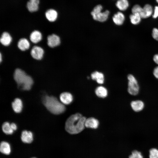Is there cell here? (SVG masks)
<instances>
[{
	"instance_id": "6",
	"label": "cell",
	"mask_w": 158,
	"mask_h": 158,
	"mask_svg": "<svg viewBox=\"0 0 158 158\" xmlns=\"http://www.w3.org/2000/svg\"><path fill=\"white\" fill-rule=\"evenodd\" d=\"M44 51L43 49L37 46H34L31 51L32 57L37 60L41 59L43 56Z\"/></svg>"
},
{
	"instance_id": "26",
	"label": "cell",
	"mask_w": 158,
	"mask_h": 158,
	"mask_svg": "<svg viewBox=\"0 0 158 158\" xmlns=\"http://www.w3.org/2000/svg\"><path fill=\"white\" fill-rule=\"evenodd\" d=\"M131 11L132 13H138L141 18H142L143 15V8L141 7L140 5L137 4L134 6L132 8Z\"/></svg>"
},
{
	"instance_id": "14",
	"label": "cell",
	"mask_w": 158,
	"mask_h": 158,
	"mask_svg": "<svg viewBox=\"0 0 158 158\" xmlns=\"http://www.w3.org/2000/svg\"><path fill=\"white\" fill-rule=\"evenodd\" d=\"M112 19L113 22L116 25H120L123 24L125 20V17L122 12H118L114 15Z\"/></svg>"
},
{
	"instance_id": "18",
	"label": "cell",
	"mask_w": 158,
	"mask_h": 158,
	"mask_svg": "<svg viewBox=\"0 0 158 158\" xmlns=\"http://www.w3.org/2000/svg\"><path fill=\"white\" fill-rule=\"evenodd\" d=\"M0 41L1 43L3 45L8 46L11 42L12 38L8 33L4 32L2 35Z\"/></svg>"
},
{
	"instance_id": "30",
	"label": "cell",
	"mask_w": 158,
	"mask_h": 158,
	"mask_svg": "<svg viewBox=\"0 0 158 158\" xmlns=\"http://www.w3.org/2000/svg\"><path fill=\"white\" fill-rule=\"evenodd\" d=\"M153 13L152 17L153 18H156L158 17V6H156L155 7Z\"/></svg>"
},
{
	"instance_id": "13",
	"label": "cell",
	"mask_w": 158,
	"mask_h": 158,
	"mask_svg": "<svg viewBox=\"0 0 158 158\" xmlns=\"http://www.w3.org/2000/svg\"><path fill=\"white\" fill-rule=\"evenodd\" d=\"M58 15L57 11L53 9H49L45 13V16L47 19L51 22H54L56 20Z\"/></svg>"
},
{
	"instance_id": "36",
	"label": "cell",
	"mask_w": 158,
	"mask_h": 158,
	"mask_svg": "<svg viewBox=\"0 0 158 158\" xmlns=\"http://www.w3.org/2000/svg\"><path fill=\"white\" fill-rule=\"evenodd\" d=\"M157 2L158 3V0H156Z\"/></svg>"
},
{
	"instance_id": "22",
	"label": "cell",
	"mask_w": 158,
	"mask_h": 158,
	"mask_svg": "<svg viewBox=\"0 0 158 158\" xmlns=\"http://www.w3.org/2000/svg\"><path fill=\"white\" fill-rule=\"evenodd\" d=\"M116 5L119 10L124 11L128 8L129 3L128 0H118L116 2Z\"/></svg>"
},
{
	"instance_id": "32",
	"label": "cell",
	"mask_w": 158,
	"mask_h": 158,
	"mask_svg": "<svg viewBox=\"0 0 158 158\" xmlns=\"http://www.w3.org/2000/svg\"><path fill=\"white\" fill-rule=\"evenodd\" d=\"M153 60L154 62L158 65V54L154 55L153 57Z\"/></svg>"
},
{
	"instance_id": "28",
	"label": "cell",
	"mask_w": 158,
	"mask_h": 158,
	"mask_svg": "<svg viewBox=\"0 0 158 158\" xmlns=\"http://www.w3.org/2000/svg\"><path fill=\"white\" fill-rule=\"evenodd\" d=\"M129 158H143V157L140 152L135 150L132 152Z\"/></svg>"
},
{
	"instance_id": "4",
	"label": "cell",
	"mask_w": 158,
	"mask_h": 158,
	"mask_svg": "<svg viewBox=\"0 0 158 158\" xmlns=\"http://www.w3.org/2000/svg\"><path fill=\"white\" fill-rule=\"evenodd\" d=\"M102 9L103 7L100 4L96 6L94 8L91 13L94 20L100 22H104L107 19L109 11L106 10L102 12Z\"/></svg>"
},
{
	"instance_id": "35",
	"label": "cell",
	"mask_w": 158,
	"mask_h": 158,
	"mask_svg": "<svg viewBox=\"0 0 158 158\" xmlns=\"http://www.w3.org/2000/svg\"><path fill=\"white\" fill-rule=\"evenodd\" d=\"M31 158H37L36 157H31Z\"/></svg>"
},
{
	"instance_id": "33",
	"label": "cell",
	"mask_w": 158,
	"mask_h": 158,
	"mask_svg": "<svg viewBox=\"0 0 158 158\" xmlns=\"http://www.w3.org/2000/svg\"><path fill=\"white\" fill-rule=\"evenodd\" d=\"M11 127L13 130H16L17 129L16 125L14 123H12L10 124Z\"/></svg>"
},
{
	"instance_id": "7",
	"label": "cell",
	"mask_w": 158,
	"mask_h": 158,
	"mask_svg": "<svg viewBox=\"0 0 158 158\" xmlns=\"http://www.w3.org/2000/svg\"><path fill=\"white\" fill-rule=\"evenodd\" d=\"M130 105L132 109L135 112H139L142 111L145 107L144 102L140 100L132 101Z\"/></svg>"
},
{
	"instance_id": "31",
	"label": "cell",
	"mask_w": 158,
	"mask_h": 158,
	"mask_svg": "<svg viewBox=\"0 0 158 158\" xmlns=\"http://www.w3.org/2000/svg\"><path fill=\"white\" fill-rule=\"evenodd\" d=\"M153 74L154 77L158 79V66L154 68L153 71Z\"/></svg>"
},
{
	"instance_id": "3",
	"label": "cell",
	"mask_w": 158,
	"mask_h": 158,
	"mask_svg": "<svg viewBox=\"0 0 158 158\" xmlns=\"http://www.w3.org/2000/svg\"><path fill=\"white\" fill-rule=\"evenodd\" d=\"M14 78L18 87L23 90H29L33 84L32 78L19 68H17L15 70Z\"/></svg>"
},
{
	"instance_id": "2",
	"label": "cell",
	"mask_w": 158,
	"mask_h": 158,
	"mask_svg": "<svg viewBox=\"0 0 158 158\" xmlns=\"http://www.w3.org/2000/svg\"><path fill=\"white\" fill-rule=\"evenodd\" d=\"M42 102L47 109L55 114H61L66 109L64 104L59 101L56 97L52 96H45L43 97Z\"/></svg>"
},
{
	"instance_id": "5",
	"label": "cell",
	"mask_w": 158,
	"mask_h": 158,
	"mask_svg": "<svg viewBox=\"0 0 158 158\" xmlns=\"http://www.w3.org/2000/svg\"><path fill=\"white\" fill-rule=\"evenodd\" d=\"M128 80L127 91L130 95L135 96L138 94L140 87L138 80L132 74H129L127 76Z\"/></svg>"
},
{
	"instance_id": "9",
	"label": "cell",
	"mask_w": 158,
	"mask_h": 158,
	"mask_svg": "<svg viewBox=\"0 0 158 158\" xmlns=\"http://www.w3.org/2000/svg\"><path fill=\"white\" fill-rule=\"evenodd\" d=\"M21 138L22 141L25 143H30L33 140V135L30 131L23 130L21 133Z\"/></svg>"
},
{
	"instance_id": "15",
	"label": "cell",
	"mask_w": 158,
	"mask_h": 158,
	"mask_svg": "<svg viewBox=\"0 0 158 158\" xmlns=\"http://www.w3.org/2000/svg\"><path fill=\"white\" fill-rule=\"evenodd\" d=\"M12 106L13 110L16 113H19L21 111L23 108V104L20 99L16 98L12 102Z\"/></svg>"
},
{
	"instance_id": "8",
	"label": "cell",
	"mask_w": 158,
	"mask_h": 158,
	"mask_svg": "<svg viewBox=\"0 0 158 158\" xmlns=\"http://www.w3.org/2000/svg\"><path fill=\"white\" fill-rule=\"evenodd\" d=\"M60 43L59 37L55 34L49 35L47 37V44L50 47H54L58 46Z\"/></svg>"
},
{
	"instance_id": "17",
	"label": "cell",
	"mask_w": 158,
	"mask_h": 158,
	"mask_svg": "<svg viewBox=\"0 0 158 158\" xmlns=\"http://www.w3.org/2000/svg\"><path fill=\"white\" fill-rule=\"evenodd\" d=\"M92 79L95 80L99 84H102L104 81V75L102 73L96 71L91 74Z\"/></svg>"
},
{
	"instance_id": "27",
	"label": "cell",
	"mask_w": 158,
	"mask_h": 158,
	"mask_svg": "<svg viewBox=\"0 0 158 158\" xmlns=\"http://www.w3.org/2000/svg\"><path fill=\"white\" fill-rule=\"evenodd\" d=\"M150 158H158V150L156 148H152L150 151Z\"/></svg>"
},
{
	"instance_id": "16",
	"label": "cell",
	"mask_w": 158,
	"mask_h": 158,
	"mask_svg": "<svg viewBox=\"0 0 158 158\" xmlns=\"http://www.w3.org/2000/svg\"><path fill=\"white\" fill-rule=\"evenodd\" d=\"M0 152L5 155H9L11 152V148L10 144L7 142L3 141L0 143Z\"/></svg>"
},
{
	"instance_id": "11",
	"label": "cell",
	"mask_w": 158,
	"mask_h": 158,
	"mask_svg": "<svg viewBox=\"0 0 158 158\" xmlns=\"http://www.w3.org/2000/svg\"><path fill=\"white\" fill-rule=\"evenodd\" d=\"M60 101L64 104H68L73 101V97L71 94L68 92H64L60 96Z\"/></svg>"
},
{
	"instance_id": "34",
	"label": "cell",
	"mask_w": 158,
	"mask_h": 158,
	"mask_svg": "<svg viewBox=\"0 0 158 158\" xmlns=\"http://www.w3.org/2000/svg\"><path fill=\"white\" fill-rule=\"evenodd\" d=\"M1 54H0V62H1Z\"/></svg>"
},
{
	"instance_id": "19",
	"label": "cell",
	"mask_w": 158,
	"mask_h": 158,
	"mask_svg": "<svg viewBox=\"0 0 158 158\" xmlns=\"http://www.w3.org/2000/svg\"><path fill=\"white\" fill-rule=\"evenodd\" d=\"M42 39V35L39 31L35 30L32 32L30 36L31 41L33 43H36L39 42Z\"/></svg>"
},
{
	"instance_id": "25",
	"label": "cell",
	"mask_w": 158,
	"mask_h": 158,
	"mask_svg": "<svg viewBox=\"0 0 158 158\" xmlns=\"http://www.w3.org/2000/svg\"><path fill=\"white\" fill-rule=\"evenodd\" d=\"M2 130L3 132L7 135L12 134L14 131L11 128L10 124L7 122H5L3 124Z\"/></svg>"
},
{
	"instance_id": "21",
	"label": "cell",
	"mask_w": 158,
	"mask_h": 158,
	"mask_svg": "<svg viewBox=\"0 0 158 158\" xmlns=\"http://www.w3.org/2000/svg\"><path fill=\"white\" fill-rule=\"evenodd\" d=\"M95 93L98 97L104 98L107 96L108 92L105 87L102 86H99L96 88Z\"/></svg>"
},
{
	"instance_id": "24",
	"label": "cell",
	"mask_w": 158,
	"mask_h": 158,
	"mask_svg": "<svg viewBox=\"0 0 158 158\" xmlns=\"http://www.w3.org/2000/svg\"><path fill=\"white\" fill-rule=\"evenodd\" d=\"M131 23L133 25H136L140 22L141 19L140 15L138 13H132L129 16Z\"/></svg>"
},
{
	"instance_id": "20",
	"label": "cell",
	"mask_w": 158,
	"mask_h": 158,
	"mask_svg": "<svg viewBox=\"0 0 158 158\" xmlns=\"http://www.w3.org/2000/svg\"><path fill=\"white\" fill-rule=\"evenodd\" d=\"M30 46L28 41L25 38H22L19 41L18 46V48L22 51H25L28 49Z\"/></svg>"
},
{
	"instance_id": "10",
	"label": "cell",
	"mask_w": 158,
	"mask_h": 158,
	"mask_svg": "<svg viewBox=\"0 0 158 158\" xmlns=\"http://www.w3.org/2000/svg\"><path fill=\"white\" fill-rule=\"evenodd\" d=\"M39 4V0H29L27 3L26 7L30 12H35L38 10Z\"/></svg>"
},
{
	"instance_id": "29",
	"label": "cell",
	"mask_w": 158,
	"mask_h": 158,
	"mask_svg": "<svg viewBox=\"0 0 158 158\" xmlns=\"http://www.w3.org/2000/svg\"><path fill=\"white\" fill-rule=\"evenodd\" d=\"M152 36L155 40L158 41V29L154 28L152 32Z\"/></svg>"
},
{
	"instance_id": "23",
	"label": "cell",
	"mask_w": 158,
	"mask_h": 158,
	"mask_svg": "<svg viewBox=\"0 0 158 158\" xmlns=\"http://www.w3.org/2000/svg\"><path fill=\"white\" fill-rule=\"evenodd\" d=\"M143 18H145L151 16L153 13L152 7L149 4H146L143 8Z\"/></svg>"
},
{
	"instance_id": "12",
	"label": "cell",
	"mask_w": 158,
	"mask_h": 158,
	"mask_svg": "<svg viewBox=\"0 0 158 158\" xmlns=\"http://www.w3.org/2000/svg\"><path fill=\"white\" fill-rule=\"evenodd\" d=\"M99 125V121L94 118H88L85 121V126L87 128L96 129L98 127Z\"/></svg>"
},
{
	"instance_id": "1",
	"label": "cell",
	"mask_w": 158,
	"mask_h": 158,
	"mask_svg": "<svg viewBox=\"0 0 158 158\" xmlns=\"http://www.w3.org/2000/svg\"><path fill=\"white\" fill-rule=\"evenodd\" d=\"M86 118L79 113L71 116L67 120L65 126L66 131L70 134H75L84 129Z\"/></svg>"
}]
</instances>
